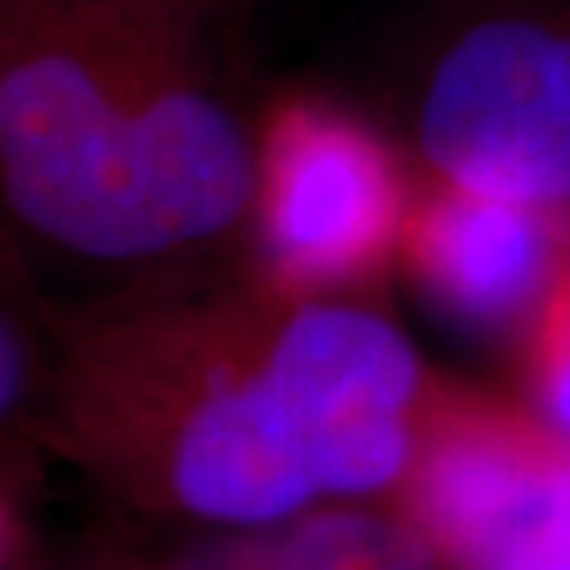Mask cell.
<instances>
[{"mask_svg":"<svg viewBox=\"0 0 570 570\" xmlns=\"http://www.w3.org/2000/svg\"><path fill=\"white\" fill-rule=\"evenodd\" d=\"M428 394L386 317L236 262L56 298L38 445L144 512L258 530L402 482Z\"/></svg>","mask_w":570,"mask_h":570,"instance_id":"cell-1","label":"cell"},{"mask_svg":"<svg viewBox=\"0 0 570 570\" xmlns=\"http://www.w3.org/2000/svg\"><path fill=\"white\" fill-rule=\"evenodd\" d=\"M254 159L210 22L163 0H0V217L30 269L126 291L236 265Z\"/></svg>","mask_w":570,"mask_h":570,"instance_id":"cell-2","label":"cell"},{"mask_svg":"<svg viewBox=\"0 0 570 570\" xmlns=\"http://www.w3.org/2000/svg\"><path fill=\"white\" fill-rule=\"evenodd\" d=\"M412 177L386 137L317 92L258 115L254 206L239 265L306 298H343L397 262Z\"/></svg>","mask_w":570,"mask_h":570,"instance_id":"cell-3","label":"cell"},{"mask_svg":"<svg viewBox=\"0 0 570 570\" xmlns=\"http://www.w3.org/2000/svg\"><path fill=\"white\" fill-rule=\"evenodd\" d=\"M402 482L412 523L460 570H570V439L549 420L431 383Z\"/></svg>","mask_w":570,"mask_h":570,"instance_id":"cell-4","label":"cell"},{"mask_svg":"<svg viewBox=\"0 0 570 570\" xmlns=\"http://www.w3.org/2000/svg\"><path fill=\"white\" fill-rule=\"evenodd\" d=\"M416 148L468 188L570 206V11L456 33L423 81Z\"/></svg>","mask_w":570,"mask_h":570,"instance_id":"cell-5","label":"cell"},{"mask_svg":"<svg viewBox=\"0 0 570 570\" xmlns=\"http://www.w3.org/2000/svg\"><path fill=\"white\" fill-rule=\"evenodd\" d=\"M570 250V206L412 177L397 262L420 295L475 332L527 327Z\"/></svg>","mask_w":570,"mask_h":570,"instance_id":"cell-6","label":"cell"},{"mask_svg":"<svg viewBox=\"0 0 570 570\" xmlns=\"http://www.w3.org/2000/svg\"><path fill=\"white\" fill-rule=\"evenodd\" d=\"M169 570H434V549L416 523L313 512L206 541Z\"/></svg>","mask_w":570,"mask_h":570,"instance_id":"cell-7","label":"cell"},{"mask_svg":"<svg viewBox=\"0 0 570 570\" xmlns=\"http://www.w3.org/2000/svg\"><path fill=\"white\" fill-rule=\"evenodd\" d=\"M56 375V295L8 244H0V453L38 445Z\"/></svg>","mask_w":570,"mask_h":570,"instance_id":"cell-8","label":"cell"},{"mask_svg":"<svg viewBox=\"0 0 570 570\" xmlns=\"http://www.w3.org/2000/svg\"><path fill=\"white\" fill-rule=\"evenodd\" d=\"M523 361L541 416L570 439V250L523 327Z\"/></svg>","mask_w":570,"mask_h":570,"instance_id":"cell-9","label":"cell"},{"mask_svg":"<svg viewBox=\"0 0 570 570\" xmlns=\"http://www.w3.org/2000/svg\"><path fill=\"white\" fill-rule=\"evenodd\" d=\"M163 4L185 11V16H191V19L210 22V27H217V19H222L233 4H239V0H163Z\"/></svg>","mask_w":570,"mask_h":570,"instance_id":"cell-10","label":"cell"},{"mask_svg":"<svg viewBox=\"0 0 570 570\" xmlns=\"http://www.w3.org/2000/svg\"><path fill=\"white\" fill-rule=\"evenodd\" d=\"M8 533H11L8 501H4V493H0V560H4V552H8Z\"/></svg>","mask_w":570,"mask_h":570,"instance_id":"cell-11","label":"cell"}]
</instances>
